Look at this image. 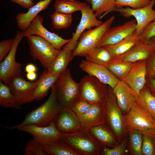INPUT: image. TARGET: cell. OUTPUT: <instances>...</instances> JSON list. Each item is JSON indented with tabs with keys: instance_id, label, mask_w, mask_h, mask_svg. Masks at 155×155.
I'll return each mask as SVG.
<instances>
[{
	"instance_id": "1",
	"label": "cell",
	"mask_w": 155,
	"mask_h": 155,
	"mask_svg": "<svg viewBox=\"0 0 155 155\" xmlns=\"http://www.w3.org/2000/svg\"><path fill=\"white\" fill-rule=\"evenodd\" d=\"M51 94L46 101L36 109L28 113L19 126L34 125L47 126L55 121L63 108L57 99L55 84L51 88Z\"/></svg>"
},
{
	"instance_id": "2",
	"label": "cell",
	"mask_w": 155,
	"mask_h": 155,
	"mask_svg": "<svg viewBox=\"0 0 155 155\" xmlns=\"http://www.w3.org/2000/svg\"><path fill=\"white\" fill-rule=\"evenodd\" d=\"M103 106L104 123L114 134L119 143L127 133V128L125 124L124 115L118 105L113 90H110Z\"/></svg>"
},
{
	"instance_id": "3",
	"label": "cell",
	"mask_w": 155,
	"mask_h": 155,
	"mask_svg": "<svg viewBox=\"0 0 155 155\" xmlns=\"http://www.w3.org/2000/svg\"><path fill=\"white\" fill-rule=\"evenodd\" d=\"M57 100L63 108H70L80 98V84L72 78L70 69L61 73L55 84Z\"/></svg>"
},
{
	"instance_id": "4",
	"label": "cell",
	"mask_w": 155,
	"mask_h": 155,
	"mask_svg": "<svg viewBox=\"0 0 155 155\" xmlns=\"http://www.w3.org/2000/svg\"><path fill=\"white\" fill-rule=\"evenodd\" d=\"M115 19L113 16L101 25L84 31L80 37L77 45L73 51V57H85L94 49L105 34Z\"/></svg>"
},
{
	"instance_id": "5",
	"label": "cell",
	"mask_w": 155,
	"mask_h": 155,
	"mask_svg": "<svg viewBox=\"0 0 155 155\" xmlns=\"http://www.w3.org/2000/svg\"><path fill=\"white\" fill-rule=\"evenodd\" d=\"M80 98L92 104L104 105L108 96V90L103 84L95 77L88 75L79 82Z\"/></svg>"
},
{
	"instance_id": "6",
	"label": "cell",
	"mask_w": 155,
	"mask_h": 155,
	"mask_svg": "<svg viewBox=\"0 0 155 155\" xmlns=\"http://www.w3.org/2000/svg\"><path fill=\"white\" fill-rule=\"evenodd\" d=\"M62 140L80 155H100L102 145L88 130L70 133Z\"/></svg>"
},
{
	"instance_id": "7",
	"label": "cell",
	"mask_w": 155,
	"mask_h": 155,
	"mask_svg": "<svg viewBox=\"0 0 155 155\" xmlns=\"http://www.w3.org/2000/svg\"><path fill=\"white\" fill-rule=\"evenodd\" d=\"M27 37L30 54L33 60H38L42 66L47 70L57 57L60 50L40 36L33 35Z\"/></svg>"
},
{
	"instance_id": "8",
	"label": "cell",
	"mask_w": 155,
	"mask_h": 155,
	"mask_svg": "<svg viewBox=\"0 0 155 155\" xmlns=\"http://www.w3.org/2000/svg\"><path fill=\"white\" fill-rule=\"evenodd\" d=\"M6 128L10 129H16L27 132L30 134L34 139L44 146L53 144L69 134L60 131L57 128L55 121L47 126H39L34 125L21 126L16 125Z\"/></svg>"
},
{
	"instance_id": "9",
	"label": "cell",
	"mask_w": 155,
	"mask_h": 155,
	"mask_svg": "<svg viewBox=\"0 0 155 155\" xmlns=\"http://www.w3.org/2000/svg\"><path fill=\"white\" fill-rule=\"evenodd\" d=\"M124 119L127 128L132 129L142 133L155 131V120L136 102L124 116Z\"/></svg>"
},
{
	"instance_id": "10",
	"label": "cell",
	"mask_w": 155,
	"mask_h": 155,
	"mask_svg": "<svg viewBox=\"0 0 155 155\" xmlns=\"http://www.w3.org/2000/svg\"><path fill=\"white\" fill-rule=\"evenodd\" d=\"M23 38L22 31H18L14 38L11 50L0 63V80L6 85L15 77L21 75L22 64L16 62V55L18 45Z\"/></svg>"
},
{
	"instance_id": "11",
	"label": "cell",
	"mask_w": 155,
	"mask_h": 155,
	"mask_svg": "<svg viewBox=\"0 0 155 155\" xmlns=\"http://www.w3.org/2000/svg\"><path fill=\"white\" fill-rule=\"evenodd\" d=\"M43 22L42 17L38 14L27 28L22 31L23 37L33 35L40 36L59 50L71 40V38L68 39H63L55 33L48 30L43 26Z\"/></svg>"
},
{
	"instance_id": "12",
	"label": "cell",
	"mask_w": 155,
	"mask_h": 155,
	"mask_svg": "<svg viewBox=\"0 0 155 155\" xmlns=\"http://www.w3.org/2000/svg\"><path fill=\"white\" fill-rule=\"evenodd\" d=\"M155 4V0H151L149 4L143 8L133 9L129 7L125 8H116L114 11L119 12L125 18L134 16L136 21L135 34L140 36L146 26L155 19V9L153 7Z\"/></svg>"
},
{
	"instance_id": "13",
	"label": "cell",
	"mask_w": 155,
	"mask_h": 155,
	"mask_svg": "<svg viewBox=\"0 0 155 155\" xmlns=\"http://www.w3.org/2000/svg\"><path fill=\"white\" fill-rule=\"evenodd\" d=\"M81 11L82 17L75 32L72 33L71 40L63 46L72 51L76 47L80 36L85 30L99 26L104 22L97 19L89 5H86Z\"/></svg>"
},
{
	"instance_id": "14",
	"label": "cell",
	"mask_w": 155,
	"mask_h": 155,
	"mask_svg": "<svg viewBox=\"0 0 155 155\" xmlns=\"http://www.w3.org/2000/svg\"><path fill=\"white\" fill-rule=\"evenodd\" d=\"M136 23V20L133 19L121 25L110 28L98 43L96 47L111 45L119 43L135 31Z\"/></svg>"
},
{
	"instance_id": "15",
	"label": "cell",
	"mask_w": 155,
	"mask_h": 155,
	"mask_svg": "<svg viewBox=\"0 0 155 155\" xmlns=\"http://www.w3.org/2000/svg\"><path fill=\"white\" fill-rule=\"evenodd\" d=\"M37 81L33 82L26 80L21 75L12 78L8 85L12 93L21 105L33 101L32 95L37 85Z\"/></svg>"
},
{
	"instance_id": "16",
	"label": "cell",
	"mask_w": 155,
	"mask_h": 155,
	"mask_svg": "<svg viewBox=\"0 0 155 155\" xmlns=\"http://www.w3.org/2000/svg\"><path fill=\"white\" fill-rule=\"evenodd\" d=\"M80 68L88 75L94 76L102 83L108 84L113 89L119 81L105 66L86 60L79 64Z\"/></svg>"
},
{
	"instance_id": "17",
	"label": "cell",
	"mask_w": 155,
	"mask_h": 155,
	"mask_svg": "<svg viewBox=\"0 0 155 155\" xmlns=\"http://www.w3.org/2000/svg\"><path fill=\"white\" fill-rule=\"evenodd\" d=\"M113 91L116 97L118 105L124 116L136 102V94L127 83L120 81Z\"/></svg>"
},
{
	"instance_id": "18",
	"label": "cell",
	"mask_w": 155,
	"mask_h": 155,
	"mask_svg": "<svg viewBox=\"0 0 155 155\" xmlns=\"http://www.w3.org/2000/svg\"><path fill=\"white\" fill-rule=\"evenodd\" d=\"M55 122L58 129L63 133H72L82 130L78 117L70 108H63L57 115Z\"/></svg>"
},
{
	"instance_id": "19",
	"label": "cell",
	"mask_w": 155,
	"mask_h": 155,
	"mask_svg": "<svg viewBox=\"0 0 155 155\" xmlns=\"http://www.w3.org/2000/svg\"><path fill=\"white\" fill-rule=\"evenodd\" d=\"M146 60L134 65L125 75V81L136 94L143 89L147 75Z\"/></svg>"
},
{
	"instance_id": "20",
	"label": "cell",
	"mask_w": 155,
	"mask_h": 155,
	"mask_svg": "<svg viewBox=\"0 0 155 155\" xmlns=\"http://www.w3.org/2000/svg\"><path fill=\"white\" fill-rule=\"evenodd\" d=\"M154 52L150 44L141 41L127 52L114 58H119L124 62H134L147 60Z\"/></svg>"
},
{
	"instance_id": "21",
	"label": "cell",
	"mask_w": 155,
	"mask_h": 155,
	"mask_svg": "<svg viewBox=\"0 0 155 155\" xmlns=\"http://www.w3.org/2000/svg\"><path fill=\"white\" fill-rule=\"evenodd\" d=\"M78 117L81 124L82 130H88L94 127L104 124L103 105L92 104L86 113Z\"/></svg>"
},
{
	"instance_id": "22",
	"label": "cell",
	"mask_w": 155,
	"mask_h": 155,
	"mask_svg": "<svg viewBox=\"0 0 155 155\" xmlns=\"http://www.w3.org/2000/svg\"><path fill=\"white\" fill-rule=\"evenodd\" d=\"M52 0H40L26 13H18L16 16L18 27L22 31L25 30L35 17L42 11L47 8Z\"/></svg>"
},
{
	"instance_id": "23",
	"label": "cell",
	"mask_w": 155,
	"mask_h": 155,
	"mask_svg": "<svg viewBox=\"0 0 155 155\" xmlns=\"http://www.w3.org/2000/svg\"><path fill=\"white\" fill-rule=\"evenodd\" d=\"M60 75L50 74L48 73L47 70H44L37 81V86L32 95L34 100H40L46 96Z\"/></svg>"
},
{
	"instance_id": "24",
	"label": "cell",
	"mask_w": 155,
	"mask_h": 155,
	"mask_svg": "<svg viewBox=\"0 0 155 155\" xmlns=\"http://www.w3.org/2000/svg\"><path fill=\"white\" fill-rule=\"evenodd\" d=\"M88 131L102 146L113 148L119 143L115 135L104 123L92 128Z\"/></svg>"
},
{
	"instance_id": "25",
	"label": "cell",
	"mask_w": 155,
	"mask_h": 155,
	"mask_svg": "<svg viewBox=\"0 0 155 155\" xmlns=\"http://www.w3.org/2000/svg\"><path fill=\"white\" fill-rule=\"evenodd\" d=\"M63 47L47 70L48 73L60 74L66 69L69 63L73 59V51L64 47Z\"/></svg>"
},
{
	"instance_id": "26",
	"label": "cell",
	"mask_w": 155,
	"mask_h": 155,
	"mask_svg": "<svg viewBox=\"0 0 155 155\" xmlns=\"http://www.w3.org/2000/svg\"><path fill=\"white\" fill-rule=\"evenodd\" d=\"M141 41L140 36H137L135 32L119 43L104 47L114 58L127 52Z\"/></svg>"
},
{
	"instance_id": "27",
	"label": "cell",
	"mask_w": 155,
	"mask_h": 155,
	"mask_svg": "<svg viewBox=\"0 0 155 155\" xmlns=\"http://www.w3.org/2000/svg\"><path fill=\"white\" fill-rule=\"evenodd\" d=\"M136 103L146 110L155 120V96L148 88L142 89L136 95Z\"/></svg>"
},
{
	"instance_id": "28",
	"label": "cell",
	"mask_w": 155,
	"mask_h": 155,
	"mask_svg": "<svg viewBox=\"0 0 155 155\" xmlns=\"http://www.w3.org/2000/svg\"><path fill=\"white\" fill-rule=\"evenodd\" d=\"M0 106L4 108L16 110L21 108L22 105L11 92L7 85L0 80Z\"/></svg>"
},
{
	"instance_id": "29",
	"label": "cell",
	"mask_w": 155,
	"mask_h": 155,
	"mask_svg": "<svg viewBox=\"0 0 155 155\" xmlns=\"http://www.w3.org/2000/svg\"><path fill=\"white\" fill-rule=\"evenodd\" d=\"M127 128L128 136L127 150L129 154L143 155L142 149L143 134L132 129Z\"/></svg>"
},
{
	"instance_id": "30",
	"label": "cell",
	"mask_w": 155,
	"mask_h": 155,
	"mask_svg": "<svg viewBox=\"0 0 155 155\" xmlns=\"http://www.w3.org/2000/svg\"><path fill=\"white\" fill-rule=\"evenodd\" d=\"M87 4L77 0H55L54 5L55 11L67 14L81 11Z\"/></svg>"
},
{
	"instance_id": "31",
	"label": "cell",
	"mask_w": 155,
	"mask_h": 155,
	"mask_svg": "<svg viewBox=\"0 0 155 155\" xmlns=\"http://www.w3.org/2000/svg\"><path fill=\"white\" fill-rule=\"evenodd\" d=\"M97 18L100 19L117 8L116 0H86Z\"/></svg>"
},
{
	"instance_id": "32",
	"label": "cell",
	"mask_w": 155,
	"mask_h": 155,
	"mask_svg": "<svg viewBox=\"0 0 155 155\" xmlns=\"http://www.w3.org/2000/svg\"><path fill=\"white\" fill-rule=\"evenodd\" d=\"M86 60L105 66L111 63L113 57L104 46L96 47L86 57Z\"/></svg>"
},
{
	"instance_id": "33",
	"label": "cell",
	"mask_w": 155,
	"mask_h": 155,
	"mask_svg": "<svg viewBox=\"0 0 155 155\" xmlns=\"http://www.w3.org/2000/svg\"><path fill=\"white\" fill-rule=\"evenodd\" d=\"M44 149L47 155H80L62 139L44 146Z\"/></svg>"
},
{
	"instance_id": "34",
	"label": "cell",
	"mask_w": 155,
	"mask_h": 155,
	"mask_svg": "<svg viewBox=\"0 0 155 155\" xmlns=\"http://www.w3.org/2000/svg\"><path fill=\"white\" fill-rule=\"evenodd\" d=\"M128 136L127 132L121 142L113 148L102 146L100 155H126L129 154L127 150Z\"/></svg>"
},
{
	"instance_id": "35",
	"label": "cell",
	"mask_w": 155,
	"mask_h": 155,
	"mask_svg": "<svg viewBox=\"0 0 155 155\" xmlns=\"http://www.w3.org/2000/svg\"><path fill=\"white\" fill-rule=\"evenodd\" d=\"M54 28L57 30L66 29L71 25L73 18L71 14H67L56 11L51 15Z\"/></svg>"
},
{
	"instance_id": "36",
	"label": "cell",
	"mask_w": 155,
	"mask_h": 155,
	"mask_svg": "<svg viewBox=\"0 0 155 155\" xmlns=\"http://www.w3.org/2000/svg\"><path fill=\"white\" fill-rule=\"evenodd\" d=\"M143 134V155H155V131Z\"/></svg>"
},
{
	"instance_id": "37",
	"label": "cell",
	"mask_w": 155,
	"mask_h": 155,
	"mask_svg": "<svg viewBox=\"0 0 155 155\" xmlns=\"http://www.w3.org/2000/svg\"><path fill=\"white\" fill-rule=\"evenodd\" d=\"M133 65L129 63L113 62L106 66L115 76L121 77L125 75L131 70Z\"/></svg>"
},
{
	"instance_id": "38",
	"label": "cell",
	"mask_w": 155,
	"mask_h": 155,
	"mask_svg": "<svg viewBox=\"0 0 155 155\" xmlns=\"http://www.w3.org/2000/svg\"><path fill=\"white\" fill-rule=\"evenodd\" d=\"M44 146L33 138L30 140L25 148V155H47Z\"/></svg>"
},
{
	"instance_id": "39",
	"label": "cell",
	"mask_w": 155,
	"mask_h": 155,
	"mask_svg": "<svg viewBox=\"0 0 155 155\" xmlns=\"http://www.w3.org/2000/svg\"><path fill=\"white\" fill-rule=\"evenodd\" d=\"M151 0H116V6L120 8L128 6L133 9L143 8L148 5Z\"/></svg>"
},
{
	"instance_id": "40",
	"label": "cell",
	"mask_w": 155,
	"mask_h": 155,
	"mask_svg": "<svg viewBox=\"0 0 155 155\" xmlns=\"http://www.w3.org/2000/svg\"><path fill=\"white\" fill-rule=\"evenodd\" d=\"M92 104L82 99L79 98L70 107V109L77 116L86 113L90 108Z\"/></svg>"
},
{
	"instance_id": "41",
	"label": "cell",
	"mask_w": 155,
	"mask_h": 155,
	"mask_svg": "<svg viewBox=\"0 0 155 155\" xmlns=\"http://www.w3.org/2000/svg\"><path fill=\"white\" fill-rule=\"evenodd\" d=\"M14 39L4 40L0 42V61H3L11 50Z\"/></svg>"
},
{
	"instance_id": "42",
	"label": "cell",
	"mask_w": 155,
	"mask_h": 155,
	"mask_svg": "<svg viewBox=\"0 0 155 155\" xmlns=\"http://www.w3.org/2000/svg\"><path fill=\"white\" fill-rule=\"evenodd\" d=\"M140 36L141 41L144 42L155 36V19L146 26Z\"/></svg>"
},
{
	"instance_id": "43",
	"label": "cell",
	"mask_w": 155,
	"mask_h": 155,
	"mask_svg": "<svg viewBox=\"0 0 155 155\" xmlns=\"http://www.w3.org/2000/svg\"><path fill=\"white\" fill-rule=\"evenodd\" d=\"M147 75L148 78L155 79V52L146 60Z\"/></svg>"
},
{
	"instance_id": "44",
	"label": "cell",
	"mask_w": 155,
	"mask_h": 155,
	"mask_svg": "<svg viewBox=\"0 0 155 155\" xmlns=\"http://www.w3.org/2000/svg\"><path fill=\"white\" fill-rule=\"evenodd\" d=\"M13 3H16L24 8L29 9L34 5V0H10Z\"/></svg>"
},
{
	"instance_id": "45",
	"label": "cell",
	"mask_w": 155,
	"mask_h": 155,
	"mask_svg": "<svg viewBox=\"0 0 155 155\" xmlns=\"http://www.w3.org/2000/svg\"><path fill=\"white\" fill-rule=\"evenodd\" d=\"M148 88L152 94L155 96V79L148 78Z\"/></svg>"
},
{
	"instance_id": "46",
	"label": "cell",
	"mask_w": 155,
	"mask_h": 155,
	"mask_svg": "<svg viewBox=\"0 0 155 155\" xmlns=\"http://www.w3.org/2000/svg\"><path fill=\"white\" fill-rule=\"evenodd\" d=\"M25 71L27 73L32 72H36L37 69L36 66L32 63L27 64L25 67Z\"/></svg>"
},
{
	"instance_id": "47",
	"label": "cell",
	"mask_w": 155,
	"mask_h": 155,
	"mask_svg": "<svg viewBox=\"0 0 155 155\" xmlns=\"http://www.w3.org/2000/svg\"><path fill=\"white\" fill-rule=\"evenodd\" d=\"M26 76L28 80L30 81H33L36 79L37 74L36 72L28 73Z\"/></svg>"
},
{
	"instance_id": "48",
	"label": "cell",
	"mask_w": 155,
	"mask_h": 155,
	"mask_svg": "<svg viewBox=\"0 0 155 155\" xmlns=\"http://www.w3.org/2000/svg\"><path fill=\"white\" fill-rule=\"evenodd\" d=\"M146 42L150 44L155 51V36H154Z\"/></svg>"
}]
</instances>
